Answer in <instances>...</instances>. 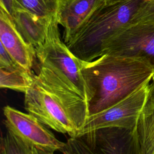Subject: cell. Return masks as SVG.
<instances>
[{"label": "cell", "mask_w": 154, "mask_h": 154, "mask_svg": "<svg viewBox=\"0 0 154 154\" xmlns=\"http://www.w3.org/2000/svg\"><path fill=\"white\" fill-rule=\"evenodd\" d=\"M62 0H14V8L25 10L37 16L58 19Z\"/></svg>", "instance_id": "cell-14"}, {"label": "cell", "mask_w": 154, "mask_h": 154, "mask_svg": "<svg viewBox=\"0 0 154 154\" xmlns=\"http://www.w3.org/2000/svg\"><path fill=\"white\" fill-rule=\"evenodd\" d=\"M105 54L142 59L154 68V23L129 26L109 42Z\"/></svg>", "instance_id": "cell-8"}, {"label": "cell", "mask_w": 154, "mask_h": 154, "mask_svg": "<svg viewBox=\"0 0 154 154\" xmlns=\"http://www.w3.org/2000/svg\"><path fill=\"white\" fill-rule=\"evenodd\" d=\"M33 76L20 66L0 68V87L25 93L32 84Z\"/></svg>", "instance_id": "cell-13"}, {"label": "cell", "mask_w": 154, "mask_h": 154, "mask_svg": "<svg viewBox=\"0 0 154 154\" xmlns=\"http://www.w3.org/2000/svg\"><path fill=\"white\" fill-rule=\"evenodd\" d=\"M105 0H62L58 22L64 28L63 39L67 44L84 27Z\"/></svg>", "instance_id": "cell-10"}, {"label": "cell", "mask_w": 154, "mask_h": 154, "mask_svg": "<svg viewBox=\"0 0 154 154\" xmlns=\"http://www.w3.org/2000/svg\"><path fill=\"white\" fill-rule=\"evenodd\" d=\"M147 0H128L103 4L79 32L66 45L79 60L90 62L101 57L109 42L135 23L138 13Z\"/></svg>", "instance_id": "cell-3"}, {"label": "cell", "mask_w": 154, "mask_h": 154, "mask_svg": "<svg viewBox=\"0 0 154 154\" xmlns=\"http://www.w3.org/2000/svg\"><path fill=\"white\" fill-rule=\"evenodd\" d=\"M149 90L150 82L110 107L97 114L89 116L77 135L108 127L135 129Z\"/></svg>", "instance_id": "cell-6"}, {"label": "cell", "mask_w": 154, "mask_h": 154, "mask_svg": "<svg viewBox=\"0 0 154 154\" xmlns=\"http://www.w3.org/2000/svg\"><path fill=\"white\" fill-rule=\"evenodd\" d=\"M0 42L16 63L31 72L36 58L35 48L17 29L13 17L0 7Z\"/></svg>", "instance_id": "cell-9"}, {"label": "cell", "mask_w": 154, "mask_h": 154, "mask_svg": "<svg viewBox=\"0 0 154 154\" xmlns=\"http://www.w3.org/2000/svg\"><path fill=\"white\" fill-rule=\"evenodd\" d=\"M58 22L51 27L45 43L35 49L40 66L52 70L72 90L87 101L84 78L81 73L82 61L78 58L61 41Z\"/></svg>", "instance_id": "cell-5"}, {"label": "cell", "mask_w": 154, "mask_h": 154, "mask_svg": "<svg viewBox=\"0 0 154 154\" xmlns=\"http://www.w3.org/2000/svg\"><path fill=\"white\" fill-rule=\"evenodd\" d=\"M12 17L18 31L35 49L45 43L51 26L58 21V19L39 17L22 8H14Z\"/></svg>", "instance_id": "cell-11"}, {"label": "cell", "mask_w": 154, "mask_h": 154, "mask_svg": "<svg viewBox=\"0 0 154 154\" xmlns=\"http://www.w3.org/2000/svg\"><path fill=\"white\" fill-rule=\"evenodd\" d=\"M88 116L122 100L152 81L153 67L147 61L108 54L82 61Z\"/></svg>", "instance_id": "cell-1"}, {"label": "cell", "mask_w": 154, "mask_h": 154, "mask_svg": "<svg viewBox=\"0 0 154 154\" xmlns=\"http://www.w3.org/2000/svg\"><path fill=\"white\" fill-rule=\"evenodd\" d=\"M135 132L143 154H154V96L149 92L139 114Z\"/></svg>", "instance_id": "cell-12"}, {"label": "cell", "mask_w": 154, "mask_h": 154, "mask_svg": "<svg viewBox=\"0 0 154 154\" xmlns=\"http://www.w3.org/2000/svg\"><path fill=\"white\" fill-rule=\"evenodd\" d=\"M20 66L13 60L4 46H0V68H13Z\"/></svg>", "instance_id": "cell-17"}, {"label": "cell", "mask_w": 154, "mask_h": 154, "mask_svg": "<svg viewBox=\"0 0 154 154\" xmlns=\"http://www.w3.org/2000/svg\"><path fill=\"white\" fill-rule=\"evenodd\" d=\"M7 129L32 147L53 152L61 150L65 143L58 140L35 116L10 106L4 109Z\"/></svg>", "instance_id": "cell-7"}, {"label": "cell", "mask_w": 154, "mask_h": 154, "mask_svg": "<svg viewBox=\"0 0 154 154\" xmlns=\"http://www.w3.org/2000/svg\"><path fill=\"white\" fill-rule=\"evenodd\" d=\"M33 149H34V154H54V152H53L46 151V150H41L39 149L35 148V147H33Z\"/></svg>", "instance_id": "cell-19"}, {"label": "cell", "mask_w": 154, "mask_h": 154, "mask_svg": "<svg viewBox=\"0 0 154 154\" xmlns=\"http://www.w3.org/2000/svg\"><path fill=\"white\" fill-rule=\"evenodd\" d=\"M25 108L45 125L70 137L77 135L88 117L87 101L42 66L25 93Z\"/></svg>", "instance_id": "cell-2"}, {"label": "cell", "mask_w": 154, "mask_h": 154, "mask_svg": "<svg viewBox=\"0 0 154 154\" xmlns=\"http://www.w3.org/2000/svg\"><path fill=\"white\" fill-rule=\"evenodd\" d=\"M63 154H143L135 129L108 127L70 137Z\"/></svg>", "instance_id": "cell-4"}, {"label": "cell", "mask_w": 154, "mask_h": 154, "mask_svg": "<svg viewBox=\"0 0 154 154\" xmlns=\"http://www.w3.org/2000/svg\"><path fill=\"white\" fill-rule=\"evenodd\" d=\"M152 84H150V92L154 96V75L152 77Z\"/></svg>", "instance_id": "cell-20"}, {"label": "cell", "mask_w": 154, "mask_h": 154, "mask_svg": "<svg viewBox=\"0 0 154 154\" xmlns=\"http://www.w3.org/2000/svg\"><path fill=\"white\" fill-rule=\"evenodd\" d=\"M138 22L154 23V0H147L138 13L135 18V23Z\"/></svg>", "instance_id": "cell-16"}, {"label": "cell", "mask_w": 154, "mask_h": 154, "mask_svg": "<svg viewBox=\"0 0 154 154\" xmlns=\"http://www.w3.org/2000/svg\"><path fill=\"white\" fill-rule=\"evenodd\" d=\"M128 1V0H105V4H113V3L122 2V1Z\"/></svg>", "instance_id": "cell-21"}, {"label": "cell", "mask_w": 154, "mask_h": 154, "mask_svg": "<svg viewBox=\"0 0 154 154\" xmlns=\"http://www.w3.org/2000/svg\"><path fill=\"white\" fill-rule=\"evenodd\" d=\"M0 7L2 8L12 17L14 11V0H0Z\"/></svg>", "instance_id": "cell-18"}, {"label": "cell", "mask_w": 154, "mask_h": 154, "mask_svg": "<svg viewBox=\"0 0 154 154\" xmlns=\"http://www.w3.org/2000/svg\"><path fill=\"white\" fill-rule=\"evenodd\" d=\"M0 154H34L33 147L7 130L1 138Z\"/></svg>", "instance_id": "cell-15"}]
</instances>
